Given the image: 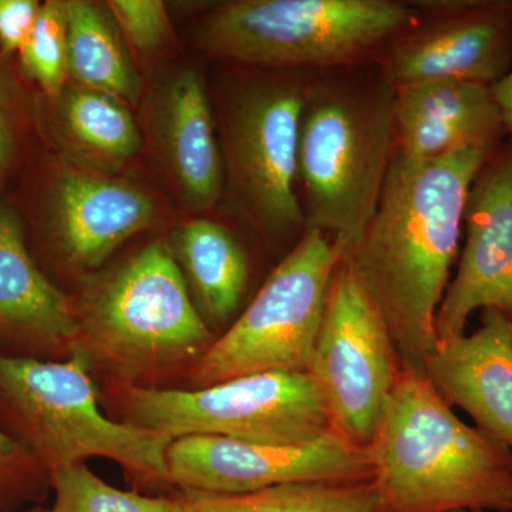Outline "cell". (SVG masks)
I'll return each mask as SVG.
<instances>
[{
  "mask_svg": "<svg viewBox=\"0 0 512 512\" xmlns=\"http://www.w3.org/2000/svg\"><path fill=\"white\" fill-rule=\"evenodd\" d=\"M308 74L281 72L239 84L222 114L232 204L269 242L296 245L306 231L298 147Z\"/></svg>",
  "mask_w": 512,
  "mask_h": 512,
  "instance_id": "obj_6",
  "label": "cell"
},
{
  "mask_svg": "<svg viewBox=\"0 0 512 512\" xmlns=\"http://www.w3.org/2000/svg\"><path fill=\"white\" fill-rule=\"evenodd\" d=\"M491 154L457 151L413 163L393 153L379 205L346 249L386 320L400 366L424 376L434 319L458 251L468 191Z\"/></svg>",
  "mask_w": 512,
  "mask_h": 512,
  "instance_id": "obj_1",
  "label": "cell"
},
{
  "mask_svg": "<svg viewBox=\"0 0 512 512\" xmlns=\"http://www.w3.org/2000/svg\"><path fill=\"white\" fill-rule=\"evenodd\" d=\"M15 151L8 87L0 73V175L8 170Z\"/></svg>",
  "mask_w": 512,
  "mask_h": 512,
  "instance_id": "obj_27",
  "label": "cell"
},
{
  "mask_svg": "<svg viewBox=\"0 0 512 512\" xmlns=\"http://www.w3.org/2000/svg\"><path fill=\"white\" fill-rule=\"evenodd\" d=\"M67 73L82 89L134 101L138 79L113 19L86 0L66 2Z\"/></svg>",
  "mask_w": 512,
  "mask_h": 512,
  "instance_id": "obj_20",
  "label": "cell"
},
{
  "mask_svg": "<svg viewBox=\"0 0 512 512\" xmlns=\"http://www.w3.org/2000/svg\"><path fill=\"white\" fill-rule=\"evenodd\" d=\"M157 124L161 153L184 201L197 210L214 207L225 188L224 160L197 73L184 70L165 86Z\"/></svg>",
  "mask_w": 512,
  "mask_h": 512,
  "instance_id": "obj_17",
  "label": "cell"
},
{
  "mask_svg": "<svg viewBox=\"0 0 512 512\" xmlns=\"http://www.w3.org/2000/svg\"><path fill=\"white\" fill-rule=\"evenodd\" d=\"M19 456V447L9 436L0 430V473L8 470L9 464Z\"/></svg>",
  "mask_w": 512,
  "mask_h": 512,
  "instance_id": "obj_29",
  "label": "cell"
},
{
  "mask_svg": "<svg viewBox=\"0 0 512 512\" xmlns=\"http://www.w3.org/2000/svg\"><path fill=\"white\" fill-rule=\"evenodd\" d=\"M168 481L185 491L245 494L305 481H372L366 448L333 430L303 446H268L221 436L175 439L167 453Z\"/></svg>",
  "mask_w": 512,
  "mask_h": 512,
  "instance_id": "obj_12",
  "label": "cell"
},
{
  "mask_svg": "<svg viewBox=\"0 0 512 512\" xmlns=\"http://www.w3.org/2000/svg\"><path fill=\"white\" fill-rule=\"evenodd\" d=\"M55 512H188L185 498L147 497L104 483L83 463L52 470Z\"/></svg>",
  "mask_w": 512,
  "mask_h": 512,
  "instance_id": "obj_23",
  "label": "cell"
},
{
  "mask_svg": "<svg viewBox=\"0 0 512 512\" xmlns=\"http://www.w3.org/2000/svg\"><path fill=\"white\" fill-rule=\"evenodd\" d=\"M60 117L67 136L96 158L121 163L140 150V133L130 111L111 94L72 90L63 97Z\"/></svg>",
  "mask_w": 512,
  "mask_h": 512,
  "instance_id": "obj_22",
  "label": "cell"
},
{
  "mask_svg": "<svg viewBox=\"0 0 512 512\" xmlns=\"http://www.w3.org/2000/svg\"><path fill=\"white\" fill-rule=\"evenodd\" d=\"M175 249L205 315L225 325L237 313L249 281L247 252L217 221L192 220L175 234Z\"/></svg>",
  "mask_w": 512,
  "mask_h": 512,
  "instance_id": "obj_19",
  "label": "cell"
},
{
  "mask_svg": "<svg viewBox=\"0 0 512 512\" xmlns=\"http://www.w3.org/2000/svg\"><path fill=\"white\" fill-rule=\"evenodd\" d=\"M0 393L50 471L87 457H106L143 476L168 481L173 437L104 416L86 350H74L62 363L0 355Z\"/></svg>",
  "mask_w": 512,
  "mask_h": 512,
  "instance_id": "obj_5",
  "label": "cell"
},
{
  "mask_svg": "<svg viewBox=\"0 0 512 512\" xmlns=\"http://www.w3.org/2000/svg\"><path fill=\"white\" fill-rule=\"evenodd\" d=\"M346 248L318 229H306L275 266L261 291L194 367L208 387L264 372H308L326 295Z\"/></svg>",
  "mask_w": 512,
  "mask_h": 512,
  "instance_id": "obj_7",
  "label": "cell"
},
{
  "mask_svg": "<svg viewBox=\"0 0 512 512\" xmlns=\"http://www.w3.org/2000/svg\"><path fill=\"white\" fill-rule=\"evenodd\" d=\"M393 84L376 62L309 73L298 147L306 229L346 249L379 205L394 153Z\"/></svg>",
  "mask_w": 512,
  "mask_h": 512,
  "instance_id": "obj_2",
  "label": "cell"
},
{
  "mask_svg": "<svg viewBox=\"0 0 512 512\" xmlns=\"http://www.w3.org/2000/svg\"><path fill=\"white\" fill-rule=\"evenodd\" d=\"M416 16L402 0H234L205 18L198 45L247 69L325 72L376 62Z\"/></svg>",
  "mask_w": 512,
  "mask_h": 512,
  "instance_id": "obj_4",
  "label": "cell"
},
{
  "mask_svg": "<svg viewBox=\"0 0 512 512\" xmlns=\"http://www.w3.org/2000/svg\"><path fill=\"white\" fill-rule=\"evenodd\" d=\"M188 512H387L375 481H305L245 494L185 491Z\"/></svg>",
  "mask_w": 512,
  "mask_h": 512,
  "instance_id": "obj_21",
  "label": "cell"
},
{
  "mask_svg": "<svg viewBox=\"0 0 512 512\" xmlns=\"http://www.w3.org/2000/svg\"><path fill=\"white\" fill-rule=\"evenodd\" d=\"M107 8L128 43L138 52H154L167 42L170 18L160 0H111Z\"/></svg>",
  "mask_w": 512,
  "mask_h": 512,
  "instance_id": "obj_25",
  "label": "cell"
},
{
  "mask_svg": "<svg viewBox=\"0 0 512 512\" xmlns=\"http://www.w3.org/2000/svg\"><path fill=\"white\" fill-rule=\"evenodd\" d=\"M491 92L503 116L505 131L512 136V69L500 82L491 86Z\"/></svg>",
  "mask_w": 512,
  "mask_h": 512,
  "instance_id": "obj_28",
  "label": "cell"
},
{
  "mask_svg": "<svg viewBox=\"0 0 512 512\" xmlns=\"http://www.w3.org/2000/svg\"><path fill=\"white\" fill-rule=\"evenodd\" d=\"M52 222L72 264L96 268L154 220L153 198L136 185L67 168L52 190Z\"/></svg>",
  "mask_w": 512,
  "mask_h": 512,
  "instance_id": "obj_16",
  "label": "cell"
},
{
  "mask_svg": "<svg viewBox=\"0 0 512 512\" xmlns=\"http://www.w3.org/2000/svg\"><path fill=\"white\" fill-rule=\"evenodd\" d=\"M82 329L97 356L131 376L197 356L212 342L180 266L161 241L148 245L104 284L87 308Z\"/></svg>",
  "mask_w": 512,
  "mask_h": 512,
  "instance_id": "obj_9",
  "label": "cell"
},
{
  "mask_svg": "<svg viewBox=\"0 0 512 512\" xmlns=\"http://www.w3.org/2000/svg\"><path fill=\"white\" fill-rule=\"evenodd\" d=\"M424 377L448 406L512 450V319L484 309L473 335L437 342Z\"/></svg>",
  "mask_w": 512,
  "mask_h": 512,
  "instance_id": "obj_15",
  "label": "cell"
},
{
  "mask_svg": "<svg viewBox=\"0 0 512 512\" xmlns=\"http://www.w3.org/2000/svg\"><path fill=\"white\" fill-rule=\"evenodd\" d=\"M128 423L168 434L221 436L268 446H303L333 431L308 372H264L197 390L133 387Z\"/></svg>",
  "mask_w": 512,
  "mask_h": 512,
  "instance_id": "obj_8",
  "label": "cell"
},
{
  "mask_svg": "<svg viewBox=\"0 0 512 512\" xmlns=\"http://www.w3.org/2000/svg\"><path fill=\"white\" fill-rule=\"evenodd\" d=\"M466 245L434 319L437 342L464 336L476 309L512 316V136L485 161L468 191Z\"/></svg>",
  "mask_w": 512,
  "mask_h": 512,
  "instance_id": "obj_13",
  "label": "cell"
},
{
  "mask_svg": "<svg viewBox=\"0 0 512 512\" xmlns=\"http://www.w3.org/2000/svg\"><path fill=\"white\" fill-rule=\"evenodd\" d=\"M387 512H511L512 450L403 370L366 448Z\"/></svg>",
  "mask_w": 512,
  "mask_h": 512,
  "instance_id": "obj_3",
  "label": "cell"
},
{
  "mask_svg": "<svg viewBox=\"0 0 512 512\" xmlns=\"http://www.w3.org/2000/svg\"><path fill=\"white\" fill-rule=\"evenodd\" d=\"M23 69L47 93L62 92L67 74L66 2L49 0L40 8L32 33L20 49Z\"/></svg>",
  "mask_w": 512,
  "mask_h": 512,
  "instance_id": "obj_24",
  "label": "cell"
},
{
  "mask_svg": "<svg viewBox=\"0 0 512 512\" xmlns=\"http://www.w3.org/2000/svg\"><path fill=\"white\" fill-rule=\"evenodd\" d=\"M400 372L386 320L345 251L330 278L309 367L333 429L367 448Z\"/></svg>",
  "mask_w": 512,
  "mask_h": 512,
  "instance_id": "obj_10",
  "label": "cell"
},
{
  "mask_svg": "<svg viewBox=\"0 0 512 512\" xmlns=\"http://www.w3.org/2000/svg\"><path fill=\"white\" fill-rule=\"evenodd\" d=\"M510 318L512 319V316H510Z\"/></svg>",
  "mask_w": 512,
  "mask_h": 512,
  "instance_id": "obj_30",
  "label": "cell"
},
{
  "mask_svg": "<svg viewBox=\"0 0 512 512\" xmlns=\"http://www.w3.org/2000/svg\"><path fill=\"white\" fill-rule=\"evenodd\" d=\"M376 59L394 89L434 80L494 86L512 69V0H421Z\"/></svg>",
  "mask_w": 512,
  "mask_h": 512,
  "instance_id": "obj_11",
  "label": "cell"
},
{
  "mask_svg": "<svg viewBox=\"0 0 512 512\" xmlns=\"http://www.w3.org/2000/svg\"><path fill=\"white\" fill-rule=\"evenodd\" d=\"M0 332L52 345L80 335L69 299L30 258L19 217L6 205H0Z\"/></svg>",
  "mask_w": 512,
  "mask_h": 512,
  "instance_id": "obj_18",
  "label": "cell"
},
{
  "mask_svg": "<svg viewBox=\"0 0 512 512\" xmlns=\"http://www.w3.org/2000/svg\"><path fill=\"white\" fill-rule=\"evenodd\" d=\"M40 5L37 0H0V47L10 55L20 52L35 28Z\"/></svg>",
  "mask_w": 512,
  "mask_h": 512,
  "instance_id": "obj_26",
  "label": "cell"
},
{
  "mask_svg": "<svg viewBox=\"0 0 512 512\" xmlns=\"http://www.w3.org/2000/svg\"><path fill=\"white\" fill-rule=\"evenodd\" d=\"M393 123L394 154L413 163L470 148L494 153L507 134L491 87L460 80L394 89Z\"/></svg>",
  "mask_w": 512,
  "mask_h": 512,
  "instance_id": "obj_14",
  "label": "cell"
}]
</instances>
